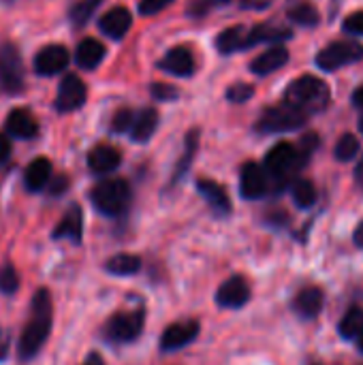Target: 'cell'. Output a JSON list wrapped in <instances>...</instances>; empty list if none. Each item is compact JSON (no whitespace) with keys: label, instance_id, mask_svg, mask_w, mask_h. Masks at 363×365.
Listing matches in <instances>:
<instances>
[{"label":"cell","instance_id":"cell-27","mask_svg":"<svg viewBox=\"0 0 363 365\" xmlns=\"http://www.w3.org/2000/svg\"><path fill=\"white\" fill-rule=\"evenodd\" d=\"M291 30L289 28H278V26H270V24H263V26H255L248 34L250 38V45L255 43H261V41H272V43H278V41H287L291 38Z\"/></svg>","mask_w":363,"mask_h":365},{"label":"cell","instance_id":"cell-31","mask_svg":"<svg viewBox=\"0 0 363 365\" xmlns=\"http://www.w3.org/2000/svg\"><path fill=\"white\" fill-rule=\"evenodd\" d=\"M289 17L300 26H317L319 24V11H317V6H312L308 2H300L295 6H291Z\"/></svg>","mask_w":363,"mask_h":365},{"label":"cell","instance_id":"cell-20","mask_svg":"<svg viewBox=\"0 0 363 365\" xmlns=\"http://www.w3.org/2000/svg\"><path fill=\"white\" fill-rule=\"evenodd\" d=\"M197 188H199V192L203 195V199L208 201V205L212 207V212L216 216H227L231 212L229 195L220 184H216L214 180H199Z\"/></svg>","mask_w":363,"mask_h":365},{"label":"cell","instance_id":"cell-22","mask_svg":"<svg viewBox=\"0 0 363 365\" xmlns=\"http://www.w3.org/2000/svg\"><path fill=\"white\" fill-rule=\"evenodd\" d=\"M103 58H105V45L96 38H90V36L83 38L75 49V62L86 71L96 68L103 62Z\"/></svg>","mask_w":363,"mask_h":365},{"label":"cell","instance_id":"cell-7","mask_svg":"<svg viewBox=\"0 0 363 365\" xmlns=\"http://www.w3.org/2000/svg\"><path fill=\"white\" fill-rule=\"evenodd\" d=\"M143 310L118 312L105 325V338L113 344H126L141 336L143 331Z\"/></svg>","mask_w":363,"mask_h":365},{"label":"cell","instance_id":"cell-29","mask_svg":"<svg viewBox=\"0 0 363 365\" xmlns=\"http://www.w3.org/2000/svg\"><path fill=\"white\" fill-rule=\"evenodd\" d=\"M103 0H79L71 6L68 11V17L75 26H86L90 21V17L94 15V11L98 9Z\"/></svg>","mask_w":363,"mask_h":365},{"label":"cell","instance_id":"cell-1","mask_svg":"<svg viewBox=\"0 0 363 365\" xmlns=\"http://www.w3.org/2000/svg\"><path fill=\"white\" fill-rule=\"evenodd\" d=\"M51 325H53L51 293L47 289H39L32 295L30 314H28V321H26L24 331H21L19 342H17V357H19V361H30V359H34L41 353L45 342L49 340Z\"/></svg>","mask_w":363,"mask_h":365},{"label":"cell","instance_id":"cell-34","mask_svg":"<svg viewBox=\"0 0 363 365\" xmlns=\"http://www.w3.org/2000/svg\"><path fill=\"white\" fill-rule=\"evenodd\" d=\"M133 122H135V113L131 109H120L113 115V120H111V130L118 133V135L120 133H126V130L133 128Z\"/></svg>","mask_w":363,"mask_h":365},{"label":"cell","instance_id":"cell-50","mask_svg":"<svg viewBox=\"0 0 363 365\" xmlns=\"http://www.w3.org/2000/svg\"><path fill=\"white\" fill-rule=\"evenodd\" d=\"M359 344H362V351H363V336H362V338H359Z\"/></svg>","mask_w":363,"mask_h":365},{"label":"cell","instance_id":"cell-30","mask_svg":"<svg viewBox=\"0 0 363 365\" xmlns=\"http://www.w3.org/2000/svg\"><path fill=\"white\" fill-rule=\"evenodd\" d=\"M291 192H293V201L300 207H310L317 201V188H315V184L310 180H297L293 184Z\"/></svg>","mask_w":363,"mask_h":365},{"label":"cell","instance_id":"cell-24","mask_svg":"<svg viewBox=\"0 0 363 365\" xmlns=\"http://www.w3.org/2000/svg\"><path fill=\"white\" fill-rule=\"evenodd\" d=\"M156 126H158V113H156V109L148 107V109L139 111V115H135V122L131 128V139L137 143H145L154 135Z\"/></svg>","mask_w":363,"mask_h":365},{"label":"cell","instance_id":"cell-6","mask_svg":"<svg viewBox=\"0 0 363 365\" xmlns=\"http://www.w3.org/2000/svg\"><path fill=\"white\" fill-rule=\"evenodd\" d=\"M359 60H363V45L355 41H334L317 53V64L323 71H338Z\"/></svg>","mask_w":363,"mask_h":365},{"label":"cell","instance_id":"cell-39","mask_svg":"<svg viewBox=\"0 0 363 365\" xmlns=\"http://www.w3.org/2000/svg\"><path fill=\"white\" fill-rule=\"evenodd\" d=\"M66 188H68V178H66V175L51 178V182H49V192H51L53 197H58V195L64 192Z\"/></svg>","mask_w":363,"mask_h":365},{"label":"cell","instance_id":"cell-35","mask_svg":"<svg viewBox=\"0 0 363 365\" xmlns=\"http://www.w3.org/2000/svg\"><path fill=\"white\" fill-rule=\"evenodd\" d=\"M252 94H255V88L248 83H235L227 90V98L233 103H246Z\"/></svg>","mask_w":363,"mask_h":365},{"label":"cell","instance_id":"cell-44","mask_svg":"<svg viewBox=\"0 0 363 365\" xmlns=\"http://www.w3.org/2000/svg\"><path fill=\"white\" fill-rule=\"evenodd\" d=\"M353 242H355V246H359L363 248V220L357 225V229H355V235H353Z\"/></svg>","mask_w":363,"mask_h":365},{"label":"cell","instance_id":"cell-12","mask_svg":"<svg viewBox=\"0 0 363 365\" xmlns=\"http://www.w3.org/2000/svg\"><path fill=\"white\" fill-rule=\"evenodd\" d=\"M248 299H250V287L240 276H233L227 282H223L220 289H218V293H216V302L223 308H233L235 310V308L246 306Z\"/></svg>","mask_w":363,"mask_h":365},{"label":"cell","instance_id":"cell-48","mask_svg":"<svg viewBox=\"0 0 363 365\" xmlns=\"http://www.w3.org/2000/svg\"><path fill=\"white\" fill-rule=\"evenodd\" d=\"M227 2H231V0H214V4H227Z\"/></svg>","mask_w":363,"mask_h":365},{"label":"cell","instance_id":"cell-18","mask_svg":"<svg viewBox=\"0 0 363 365\" xmlns=\"http://www.w3.org/2000/svg\"><path fill=\"white\" fill-rule=\"evenodd\" d=\"M122 163V154L113 148V145H96L90 150L88 154V167L92 173L96 175H105V173H111L120 167Z\"/></svg>","mask_w":363,"mask_h":365},{"label":"cell","instance_id":"cell-4","mask_svg":"<svg viewBox=\"0 0 363 365\" xmlns=\"http://www.w3.org/2000/svg\"><path fill=\"white\" fill-rule=\"evenodd\" d=\"M308 120V113L300 111L297 107L282 103L276 107H270L263 111V115L257 122V130L261 133H287V130H295L302 128Z\"/></svg>","mask_w":363,"mask_h":365},{"label":"cell","instance_id":"cell-32","mask_svg":"<svg viewBox=\"0 0 363 365\" xmlns=\"http://www.w3.org/2000/svg\"><path fill=\"white\" fill-rule=\"evenodd\" d=\"M19 291V274L11 263L0 265V293L15 295Z\"/></svg>","mask_w":363,"mask_h":365},{"label":"cell","instance_id":"cell-43","mask_svg":"<svg viewBox=\"0 0 363 365\" xmlns=\"http://www.w3.org/2000/svg\"><path fill=\"white\" fill-rule=\"evenodd\" d=\"M6 357H9V338L0 327V361H4Z\"/></svg>","mask_w":363,"mask_h":365},{"label":"cell","instance_id":"cell-47","mask_svg":"<svg viewBox=\"0 0 363 365\" xmlns=\"http://www.w3.org/2000/svg\"><path fill=\"white\" fill-rule=\"evenodd\" d=\"M83 365H103V361H101V357H98V355H90V357H88V361H86Z\"/></svg>","mask_w":363,"mask_h":365},{"label":"cell","instance_id":"cell-10","mask_svg":"<svg viewBox=\"0 0 363 365\" xmlns=\"http://www.w3.org/2000/svg\"><path fill=\"white\" fill-rule=\"evenodd\" d=\"M68 60H71V56L64 45H58V43L45 45L34 56V71H36V75H45V77L58 75L68 66Z\"/></svg>","mask_w":363,"mask_h":365},{"label":"cell","instance_id":"cell-15","mask_svg":"<svg viewBox=\"0 0 363 365\" xmlns=\"http://www.w3.org/2000/svg\"><path fill=\"white\" fill-rule=\"evenodd\" d=\"M131 26H133V15H131V11L124 9V6H113V9H109V11L98 19L101 32L107 34V36H111V38H116V41L124 38V34L131 30Z\"/></svg>","mask_w":363,"mask_h":365},{"label":"cell","instance_id":"cell-45","mask_svg":"<svg viewBox=\"0 0 363 365\" xmlns=\"http://www.w3.org/2000/svg\"><path fill=\"white\" fill-rule=\"evenodd\" d=\"M355 182L363 188V156L362 160L357 163V167H355Z\"/></svg>","mask_w":363,"mask_h":365},{"label":"cell","instance_id":"cell-46","mask_svg":"<svg viewBox=\"0 0 363 365\" xmlns=\"http://www.w3.org/2000/svg\"><path fill=\"white\" fill-rule=\"evenodd\" d=\"M353 105H355V107H363V86L359 90H355V94H353Z\"/></svg>","mask_w":363,"mask_h":365},{"label":"cell","instance_id":"cell-25","mask_svg":"<svg viewBox=\"0 0 363 365\" xmlns=\"http://www.w3.org/2000/svg\"><path fill=\"white\" fill-rule=\"evenodd\" d=\"M323 308V291L317 287H308L304 291H300V295L295 297V310L304 317V319H315Z\"/></svg>","mask_w":363,"mask_h":365},{"label":"cell","instance_id":"cell-28","mask_svg":"<svg viewBox=\"0 0 363 365\" xmlns=\"http://www.w3.org/2000/svg\"><path fill=\"white\" fill-rule=\"evenodd\" d=\"M340 334L347 340H355L363 336V310L362 308H351L344 319L340 321Z\"/></svg>","mask_w":363,"mask_h":365},{"label":"cell","instance_id":"cell-11","mask_svg":"<svg viewBox=\"0 0 363 365\" xmlns=\"http://www.w3.org/2000/svg\"><path fill=\"white\" fill-rule=\"evenodd\" d=\"M53 240H68L73 244H81V237H83V212L77 203L68 205L66 214L60 218V222L56 225L53 233H51Z\"/></svg>","mask_w":363,"mask_h":365},{"label":"cell","instance_id":"cell-16","mask_svg":"<svg viewBox=\"0 0 363 365\" xmlns=\"http://www.w3.org/2000/svg\"><path fill=\"white\" fill-rule=\"evenodd\" d=\"M240 190L246 199H261L267 192V175L257 163H246L242 167Z\"/></svg>","mask_w":363,"mask_h":365},{"label":"cell","instance_id":"cell-2","mask_svg":"<svg viewBox=\"0 0 363 365\" xmlns=\"http://www.w3.org/2000/svg\"><path fill=\"white\" fill-rule=\"evenodd\" d=\"M285 103L297 107L304 113L321 111L329 103V88L323 79L304 75L289 83V88L285 92Z\"/></svg>","mask_w":363,"mask_h":365},{"label":"cell","instance_id":"cell-5","mask_svg":"<svg viewBox=\"0 0 363 365\" xmlns=\"http://www.w3.org/2000/svg\"><path fill=\"white\" fill-rule=\"evenodd\" d=\"M0 90L19 94L24 90V60L15 43H0Z\"/></svg>","mask_w":363,"mask_h":365},{"label":"cell","instance_id":"cell-42","mask_svg":"<svg viewBox=\"0 0 363 365\" xmlns=\"http://www.w3.org/2000/svg\"><path fill=\"white\" fill-rule=\"evenodd\" d=\"M274 0H242V6L244 9H267Z\"/></svg>","mask_w":363,"mask_h":365},{"label":"cell","instance_id":"cell-8","mask_svg":"<svg viewBox=\"0 0 363 365\" xmlns=\"http://www.w3.org/2000/svg\"><path fill=\"white\" fill-rule=\"evenodd\" d=\"M306 163V158L302 156V152L289 143V141H280L276 143L267 156H265V169L270 175L278 178V180H285L291 171H295L297 167H302Z\"/></svg>","mask_w":363,"mask_h":365},{"label":"cell","instance_id":"cell-3","mask_svg":"<svg viewBox=\"0 0 363 365\" xmlns=\"http://www.w3.org/2000/svg\"><path fill=\"white\" fill-rule=\"evenodd\" d=\"M90 201L96 207V212L105 216H120L126 212L131 203V186L126 180L120 178L103 180L90 190Z\"/></svg>","mask_w":363,"mask_h":365},{"label":"cell","instance_id":"cell-9","mask_svg":"<svg viewBox=\"0 0 363 365\" xmlns=\"http://www.w3.org/2000/svg\"><path fill=\"white\" fill-rule=\"evenodd\" d=\"M86 96H88V90H86V83L68 73L62 77L60 86H58V94H56V109L60 113H71V111H77L79 107H83L86 103Z\"/></svg>","mask_w":363,"mask_h":365},{"label":"cell","instance_id":"cell-26","mask_svg":"<svg viewBox=\"0 0 363 365\" xmlns=\"http://www.w3.org/2000/svg\"><path fill=\"white\" fill-rule=\"evenodd\" d=\"M105 269L113 276H133L141 269V259L135 255H116L105 263Z\"/></svg>","mask_w":363,"mask_h":365},{"label":"cell","instance_id":"cell-14","mask_svg":"<svg viewBox=\"0 0 363 365\" xmlns=\"http://www.w3.org/2000/svg\"><path fill=\"white\" fill-rule=\"evenodd\" d=\"M199 334V323L197 321H182L175 325H169L163 331L160 338V349L163 351H178L182 346H186L188 342H193Z\"/></svg>","mask_w":363,"mask_h":365},{"label":"cell","instance_id":"cell-23","mask_svg":"<svg viewBox=\"0 0 363 365\" xmlns=\"http://www.w3.org/2000/svg\"><path fill=\"white\" fill-rule=\"evenodd\" d=\"M250 30L244 26H231L227 30H223L216 38V47L220 53H233L240 49L250 47V38H248Z\"/></svg>","mask_w":363,"mask_h":365},{"label":"cell","instance_id":"cell-17","mask_svg":"<svg viewBox=\"0 0 363 365\" xmlns=\"http://www.w3.org/2000/svg\"><path fill=\"white\" fill-rule=\"evenodd\" d=\"M158 66L175 77H188L195 73V56L188 47H173L171 51L165 53Z\"/></svg>","mask_w":363,"mask_h":365},{"label":"cell","instance_id":"cell-33","mask_svg":"<svg viewBox=\"0 0 363 365\" xmlns=\"http://www.w3.org/2000/svg\"><path fill=\"white\" fill-rule=\"evenodd\" d=\"M357 152H359V141H357V137L355 135H342L340 139H338V143H336V158L338 160H351V158H355L357 156Z\"/></svg>","mask_w":363,"mask_h":365},{"label":"cell","instance_id":"cell-49","mask_svg":"<svg viewBox=\"0 0 363 365\" xmlns=\"http://www.w3.org/2000/svg\"><path fill=\"white\" fill-rule=\"evenodd\" d=\"M359 130H362V135H363V115H362V120H359Z\"/></svg>","mask_w":363,"mask_h":365},{"label":"cell","instance_id":"cell-19","mask_svg":"<svg viewBox=\"0 0 363 365\" xmlns=\"http://www.w3.org/2000/svg\"><path fill=\"white\" fill-rule=\"evenodd\" d=\"M51 182V160L45 156L34 158L24 171V186L28 192H41Z\"/></svg>","mask_w":363,"mask_h":365},{"label":"cell","instance_id":"cell-36","mask_svg":"<svg viewBox=\"0 0 363 365\" xmlns=\"http://www.w3.org/2000/svg\"><path fill=\"white\" fill-rule=\"evenodd\" d=\"M171 2H175V0H141L139 2V13L145 15V17H150V15H156L163 9H167Z\"/></svg>","mask_w":363,"mask_h":365},{"label":"cell","instance_id":"cell-41","mask_svg":"<svg viewBox=\"0 0 363 365\" xmlns=\"http://www.w3.org/2000/svg\"><path fill=\"white\" fill-rule=\"evenodd\" d=\"M11 152H13V145H11V139H9V137H6L4 133H0V165L9 160V156H11Z\"/></svg>","mask_w":363,"mask_h":365},{"label":"cell","instance_id":"cell-13","mask_svg":"<svg viewBox=\"0 0 363 365\" xmlns=\"http://www.w3.org/2000/svg\"><path fill=\"white\" fill-rule=\"evenodd\" d=\"M4 128L15 139H34L39 135V122L28 109H11L4 122Z\"/></svg>","mask_w":363,"mask_h":365},{"label":"cell","instance_id":"cell-37","mask_svg":"<svg viewBox=\"0 0 363 365\" xmlns=\"http://www.w3.org/2000/svg\"><path fill=\"white\" fill-rule=\"evenodd\" d=\"M178 94H180V90L173 88L171 83H154L152 86V96L156 101H173V98H178Z\"/></svg>","mask_w":363,"mask_h":365},{"label":"cell","instance_id":"cell-21","mask_svg":"<svg viewBox=\"0 0 363 365\" xmlns=\"http://www.w3.org/2000/svg\"><path fill=\"white\" fill-rule=\"evenodd\" d=\"M289 60V51L282 45H274L270 49H265L263 53H259V58L252 60L250 71L255 75H270L274 71H278L280 66H285Z\"/></svg>","mask_w":363,"mask_h":365},{"label":"cell","instance_id":"cell-40","mask_svg":"<svg viewBox=\"0 0 363 365\" xmlns=\"http://www.w3.org/2000/svg\"><path fill=\"white\" fill-rule=\"evenodd\" d=\"M214 4V0H193L190 2V6H188V13H193V15H203L210 6Z\"/></svg>","mask_w":363,"mask_h":365},{"label":"cell","instance_id":"cell-38","mask_svg":"<svg viewBox=\"0 0 363 365\" xmlns=\"http://www.w3.org/2000/svg\"><path fill=\"white\" fill-rule=\"evenodd\" d=\"M342 28L349 34H363V11H355L353 15H349L342 24Z\"/></svg>","mask_w":363,"mask_h":365}]
</instances>
